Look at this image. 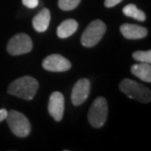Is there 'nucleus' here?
<instances>
[{"instance_id":"nucleus-13","label":"nucleus","mask_w":151,"mask_h":151,"mask_svg":"<svg viewBox=\"0 0 151 151\" xmlns=\"http://www.w3.org/2000/svg\"><path fill=\"white\" fill-rule=\"evenodd\" d=\"M78 24L74 19L65 20L57 29V35L60 38H67L73 35L78 29Z\"/></svg>"},{"instance_id":"nucleus-10","label":"nucleus","mask_w":151,"mask_h":151,"mask_svg":"<svg viewBox=\"0 0 151 151\" xmlns=\"http://www.w3.org/2000/svg\"><path fill=\"white\" fill-rule=\"evenodd\" d=\"M121 34L128 39H140L145 37L148 32L144 27L134 25V24H124L120 28Z\"/></svg>"},{"instance_id":"nucleus-9","label":"nucleus","mask_w":151,"mask_h":151,"mask_svg":"<svg viewBox=\"0 0 151 151\" xmlns=\"http://www.w3.org/2000/svg\"><path fill=\"white\" fill-rule=\"evenodd\" d=\"M65 108L64 96L61 92L54 91L50 95L49 102H48V112L50 116L57 122H60L63 119Z\"/></svg>"},{"instance_id":"nucleus-14","label":"nucleus","mask_w":151,"mask_h":151,"mask_svg":"<svg viewBox=\"0 0 151 151\" xmlns=\"http://www.w3.org/2000/svg\"><path fill=\"white\" fill-rule=\"evenodd\" d=\"M123 13L126 15L127 17L132 18L140 22H143L146 19V16L143 11L138 9L134 4H128L123 8Z\"/></svg>"},{"instance_id":"nucleus-5","label":"nucleus","mask_w":151,"mask_h":151,"mask_svg":"<svg viewBox=\"0 0 151 151\" xmlns=\"http://www.w3.org/2000/svg\"><path fill=\"white\" fill-rule=\"evenodd\" d=\"M108 116V104L104 97H97L89 108L88 118L89 124L93 128L99 129L103 127Z\"/></svg>"},{"instance_id":"nucleus-7","label":"nucleus","mask_w":151,"mask_h":151,"mask_svg":"<svg viewBox=\"0 0 151 151\" xmlns=\"http://www.w3.org/2000/svg\"><path fill=\"white\" fill-rule=\"evenodd\" d=\"M42 67L49 72H66L71 69V62L60 54H52L43 60Z\"/></svg>"},{"instance_id":"nucleus-16","label":"nucleus","mask_w":151,"mask_h":151,"mask_svg":"<svg viewBox=\"0 0 151 151\" xmlns=\"http://www.w3.org/2000/svg\"><path fill=\"white\" fill-rule=\"evenodd\" d=\"M132 58L141 63H151V51H135L132 54Z\"/></svg>"},{"instance_id":"nucleus-18","label":"nucleus","mask_w":151,"mask_h":151,"mask_svg":"<svg viewBox=\"0 0 151 151\" xmlns=\"http://www.w3.org/2000/svg\"><path fill=\"white\" fill-rule=\"evenodd\" d=\"M123 0H105L104 5H105V7H107V8H112L114 6L118 5Z\"/></svg>"},{"instance_id":"nucleus-1","label":"nucleus","mask_w":151,"mask_h":151,"mask_svg":"<svg viewBox=\"0 0 151 151\" xmlns=\"http://www.w3.org/2000/svg\"><path fill=\"white\" fill-rule=\"evenodd\" d=\"M38 83L35 78L25 76L14 81L8 87V93L25 100H32L37 94Z\"/></svg>"},{"instance_id":"nucleus-8","label":"nucleus","mask_w":151,"mask_h":151,"mask_svg":"<svg viewBox=\"0 0 151 151\" xmlns=\"http://www.w3.org/2000/svg\"><path fill=\"white\" fill-rule=\"evenodd\" d=\"M90 92V81L87 78H81L73 87L71 100L75 106H80L86 100Z\"/></svg>"},{"instance_id":"nucleus-6","label":"nucleus","mask_w":151,"mask_h":151,"mask_svg":"<svg viewBox=\"0 0 151 151\" xmlns=\"http://www.w3.org/2000/svg\"><path fill=\"white\" fill-rule=\"evenodd\" d=\"M32 49V38L26 34L14 35L7 44V51L10 55L17 56L29 53Z\"/></svg>"},{"instance_id":"nucleus-12","label":"nucleus","mask_w":151,"mask_h":151,"mask_svg":"<svg viewBox=\"0 0 151 151\" xmlns=\"http://www.w3.org/2000/svg\"><path fill=\"white\" fill-rule=\"evenodd\" d=\"M131 72L141 81H146V83L151 81V66L149 63L139 62L138 64L132 65Z\"/></svg>"},{"instance_id":"nucleus-3","label":"nucleus","mask_w":151,"mask_h":151,"mask_svg":"<svg viewBox=\"0 0 151 151\" xmlns=\"http://www.w3.org/2000/svg\"><path fill=\"white\" fill-rule=\"evenodd\" d=\"M6 120L12 132L18 137H26L31 132V124L25 115L11 110L8 112Z\"/></svg>"},{"instance_id":"nucleus-15","label":"nucleus","mask_w":151,"mask_h":151,"mask_svg":"<svg viewBox=\"0 0 151 151\" xmlns=\"http://www.w3.org/2000/svg\"><path fill=\"white\" fill-rule=\"evenodd\" d=\"M81 0H59L58 6L63 11H71L77 8Z\"/></svg>"},{"instance_id":"nucleus-2","label":"nucleus","mask_w":151,"mask_h":151,"mask_svg":"<svg viewBox=\"0 0 151 151\" xmlns=\"http://www.w3.org/2000/svg\"><path fill=\"white\" fill-rule=\"evenodd\" d=\"M120 89L128 97L132 99L142 102V103H149L150 102V89L134 81H132L129 78H125L124 81H121Z\"/></svg>"},{"instance_id":"nucleus-17","label":"nucleus","mask_w":151,"mask_h":151,"mask_svg":"<svg viewBox=\"0 0 151 151\" xmlns=\"http://www.w3.org/2000/svg\"><path fill=\"white\" fill-rule=\"evenodd\" d=\"M22 1H23V4L25 5L26 7L31 8V9L35 8L39 3L38 0H22Z\"/></svg>"},{"instance_id":"nucleus-11","label":"nucleus","mask_w":151,"mask_h":151,"mask_svg":"<svg viewBox=\"0 0 151 151\" xmlns=\"http://www.w3.org/2000/svg\"><path fill=\"white\" fill-rule=\"evenodd\" d=\"M51 14L47 8H43L32 19V26L37 32H43L48 29L50 24Z\"/></svg>"},{"instance_id":"nucleus-4","label":"nucleus","mask_w":151,"mask_h":151,"mask_svg":"<svg viewBox=\"0 0 151 151\" xmlns=\"http://www.w3.org/2000/svg\"><path fill=\"white\" fill-rule=\"evenodd\" d=\"M106 32V25L100 20H95L89 24L81 35V44L84 47H93L101 40Z\"/></svg>"},{"instance_id":"nucleus-19","label":"nucleus","mask_w":151,"mask_h":151,"mask_svg":"<svg viewBox=\"0 0 151 151\" xmlns=\"http://www.w3.org/2000/svg\"><path fill=\"white\" fill-rule=\"evenodd\" d=\"M8 115V111L6 109H0V122L6 120V117Z\"/></svg>"}]
</instances>
